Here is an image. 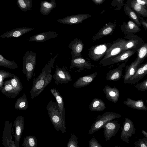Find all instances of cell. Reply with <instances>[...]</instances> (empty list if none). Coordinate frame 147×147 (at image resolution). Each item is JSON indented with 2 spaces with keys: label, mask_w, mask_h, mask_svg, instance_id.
<instances>
[{
  "label": "cell",
  "mask_w": 147,
  "mask_h": 147,
  "mask_svg": "<svg viewBox=\"0 0 147 147\" xmlns=\"http://www.w3.org/2000/svg\"><path fill=\"white\" fill-rule=\"evenodd\" d=\"M56 57L51 58L42 69L38 76L36 78H34L32 87L30 91L32 99L40 94L51 81L53 75L51 73L52 69L54 68Z\"/></svg>",
  "instance_id": "1"
},
{
  "label": "cell",
  "mask_w": 147,
  "mask_h": 147,
  "mask_svg": "<svg viewBox=\"0 0 147 147\" xmlns=\"http://www.w3.org/2000/svg\"><path fill=\"white\" fill-rule=\"evenodd\" d=\"M47 110L50 120L57 131L61 130L63 133L65 132L66 123L62 118L57 102L53 100L49 101Z\"/></svg>",
  "instance_id": "2"
},
{
  "label": "cell",
  "mask_w": 147,
  "mask_h": 147,
  "mask_svg": "<svg viewBox=\"0 0 147 147\" xmlns=\"http://www.w3.org/2000/svg\"><path fill=\"white\" fill-rule=\"evenodd\" d=\"M36 53L32 51H27L23 58L22 72L26 75L28 81L31 79L36 65Z\"/></svg>",
  "instance_id": "3"
},
{
  "label": "cell",
  "mask_w": 147,
  "mask_h": 147,
  "mask_svg": "<svg viewBox=\"0 0 147 147\" xmlns=\"http://www.w3.org/2000/svg\"><path fill=\"white\" fill-rule=\"evenodd\" d=\"M121 115L113 112H106L98 115L92 125L89 134H92L102 128L104 125L107 122L115 119L120 118Z\"/></svg>",
  "instance_id": "4"
},
{
  "label": "cell",
  "mask_w": 147,
  "mask_h": 147,
  "mask_svg": "<svg viewBox=\"0 0 147 147\" xmlns=\"http://www.w3.org/2000/svg\"><path fill=\"white\" fill-rule=\"evenodd\" d=\"M126 42L125 39L119 38L114 41L107 51L100 63L113 57L121 53Z\"/></svg>",
  "instance_id": "5"
},
{
  "label": "cell",
  "mask_w": 147,
  "mask_h": 147,
  "mask_svg": "<svg viewBox=\"0 0 147 147\" xmlns=\"http://www.w3.org/2000/svg\"><path fill=\"white\" fill-rule=\"evenodd\" d=\"M111 44L109 43H105L92 46L89 50V57L94 61L99 60L105 55Z\"/></svg>",
  "instance_id": "6"
},
{
  "label": "cell",
  "mask_w": 147,
  "mask_h": 147,
  "mask_svg": "<svg viewBox=\"0 0 147 147\" xmlns=\"http://www.w3.org/2000/svg\"><path fill=\"white\" fill-rule=\"evenodd\" d=\"M136 52V50L134 49L124 51L115 56L106 59L100 63L103 66L116 64L129 58Z\"/></svg>",
  "instance_id": "7"
},
{
  "label": "cell",
  "mask_w": 147,
  "mask_h": 147,
  "mask_svg": "<svg viewBox=\"0 0 147 147\" xmlns=\"http://www.w3.org/2000/svg\"><path fill=\"white\" fill-rule=\"evenodd\" d=\"M120 127V125L117 120H112L106 122L102 127L105 140H109L112 137L115 136L119 131Z\"/></svg>",
  "instance_id": "8"
},
{
  "label": "cell",
  "mask_w": 147,
  "mask_h": 147,
  "mask_svg": "<svg viewBox=\"0 0 147 147\" xmlns=\"http://www.w3.org/2000/svg\"><path fill=\"white\" fill-rule=\"evenodd\" d=\"M126 39L123 51L130 49H135L136 51L145 42L142 38L135 34L127 35L124 37Z\"/></svg>",
  "instance_id": "9"
},
{
  "label": "cell",
  "mask_w": 147,
  "mask_h": 147,
  "mask_svg": "<svg viewBox=\"0 0 147 147\" xmlns=\"http://www.w3.org/2000/svg\"><path fill=\"white\" fill-rule=\"evenodd\" d=\"M136 131L134 124L132 121L125 117L123 123L120 138L126 143H129V138L134 134Z\"/></svg>",
  "instance_id": "10"
},
{
  "label": "cell",
  "mask_w": 147,
  "mask_h": 147,
  "mask_svg": "<svg viewBox=\"0 0 147 147\" xmlns=\"http://www.w3.org/2000/svg\"><path fill=\"white\" fill-rule=\"evenodd\" d=\"M13 125L11 122L6 121L2 135V144L4 147H16L14 141L12 140Z\"/></svg>",
  "instance_id": "11"
},
{
  "label": "cell",
  "mask_w": 147,
  "mask_h": 147,
  "mask_svg": "<svg viewBox=\"0 0 147 147\" xmlns=\"http://www.w3.org/2000/svg\"><path fill=\"white\" fill-rule=\"evenodd\" d=\"M53 78L57 84H66L72 80L71 77L68 71L64 67H57Z\"/></svg>",
  "instance_id": "12"
},
{
  "label": "cell",
  "mask_w": 147,
  "mask_h": 147,
  "mask_svg": "<svg viewBox=\"0 0 147 147\" xmlns=\"http://www.w3.org/2000/svg\"><path fill=\"white\" fill-rule=\"evenodd\" d=\"M24 117L21 116H18L15 119L13 126L15 128V132L14 135V143L16 147H18L20 141L24 127Z\"/></svg>",
  "instance_id": "13"
},
{
  "label": "cell",
  "mask_w": 147,
  "mask_h": 147,
  "mask_svg": "<svg viewBox=\"0 0 147 147\" xmlns=\"http://www.w3.org/2000/svg\"><path fill=\"white\" fill-rule=\"evenodd\" d=\"M95 65L92 64L82 56L72 59L69 68L76 67L78 69V71L80 72L85 69H90L92 67H96Z\"/></svg>",
  "instance_id": "14"
},
{
  "label": "cell",
  "mask_w": 147,
  "mask_h": 147,
  "mask_svg": "<svg viewBox=\"0 0 147 147\" xmlns=\"http://www.w3.org/2000/svg\"><path fill=\"white\" fill-rule=\"evenodd\" d=\"M116 26V24L110 22L105 24L99 31L93 36L91 40L93 41L99 40L104 36L112 34Z\"/></svg>",
  "instance_id": "15"
},
{
  "label": "cell",
  "mask_w": 147,
  "mask_h": 147,
  "mask_svg": "<svg viewBox=\"0 0 147 147\" xmlns=\"http://www.w3.org/2000/svg\"><path fill=\"white\" fill-rule=\"evenodd\" d=\"M84 45L82 41L77 38L70 42L68 47L71 50V54L72 59L82 56Z\"/></svg>",
  "instance_id": "16"
},
{
  "label": "cell",
  "mask_w": 147,
  "mask_h": 147,
  "mask_svg": "<svg viewBox=\"0 0 147 147\" xmlns=\"http://www.w3.org/2000/svg\"><path fill=\"white\" fill-rule=\"evenodd\" d=\"M147 74V62L141 64L134 74L125 84H134L140 80Z\"/></svg>",
  "instance_id": "17"
},
{
  "label": "cell",
  "mask_w": 147,
  "mask_h": 147,
  "mask_svg": "<svg viewBox=\"0 0 147 147\" xmlns=\"http://www.w3.org/2000/svg\"><path fill=\"white\" fill-rule=\"evenodd\" d=\"M126 4L133 10L139 17H147V7L139 4L134 0H127Z\"/></svg>",
  "instance_id": "18"
},
{
  "label": "cell",
  "mask_w": 147,
  "mask_h": 147,
  "mask_svg": "<svg viewBox=\"0 0 147 147\" xmlns=\"http://www.w3.org/2000/svg\"><path fill=\"white\" fill-rule=\"evenodd\" d=\"M120 28L122 32L126 35L135 34L141 30L140 27L131 20L127 22H124Z\"/></svg>",
  "instance_id": "19"
},
{
  "label": "cell",
  "mask_w": 147,
  "mask_h": 147,
  "mask_svg": "<svg viewBox=\"0 0 147 147\" xmlns=\"http://www.w3.org/2000/svg\"><path fill=\"white\" fill-rule=\"evenodd\" d=\"M125 65V63L123 61L117 68L109 70L106 74V80L113 81L119 80L122 77L123 69Z\"/></svg>",
  "instance_id": "20"
},
{
  "label": "cell",
  "mask_w": 147,
  "mask_h": 147,
  "mask_svg": "<svg viewBox=\"0 0 147 147\" xmlns=\"http://www.w3.org/2000/svg\"><path fill=\"white\" fill-rule=\"evenodd\" d=\"M106 98L114 103L118 101L120 96L119 91L115 86L113 87L107 85L103 89Z\"/></svg>",
  "instance_id": "21"
},
{
  "label": "cell",
  "mask_w": 147,
  "mask_h": 147,
  "mask_svg": "<svg viewBox=\"0 0 147 147\" xmlns=\"http://www.w3.org/2000/svg\"><path fill=\"white\" fill-rule=\"evenodd\" d=\"M97 72L79 77L74 83L73 86L76 88L84 87L90 84L97 75Z\"/></svg>",
  "instance_id": "22"
},
{
  "label": "cell",
  "mask_w": 147,
  "mask_h": 147,
  "mask_svg": "<svg viewBox=\"0 0 147 147\" xmlns=\"http://www.w3.org/2000/svg\"><path fill=\"white\" fill-rule=\"evenodd\" d=\"M32 29L29 28L23 27L15 28L7 31L1 35V38H17L19 37Z\"/></svg>",
  "instance_id": "23"
},
{
  "label": "cell",
  "mask_w": 147,
  "mask_h": 147,
  "mask_svg": "<svg viewBox=\"0 0 147 147\" xmlns=\"http://www.w3.org/2000/svg\"><path fill=\"white\" fill-rule=\"evenodd\" d=\"M1 91L3 94L11 98H15L20 93L13 87L9 80L4 82Z\"/></svg>",
  "instance_id": "24"
},
{
  "label": "cell",
  "mask_w": 147,
  "mask_h": 147,
  "mask_svg": "<svg viewBox=\"0 0 147 147\" xmlns=\"http://www.w3.org/2000/svg\"><path fill=\"white\" fill-rule=\"evenodd\" d=\"M58 34L54 32H49L38 34L29 38L30 42L35 41L42 42L48 40L56 38Z\"/></svg>",
  "instance_id": "25"
},
{
  "label": "cell",
  "mask_w": 147,
  "mask_h": 147,
  "mask_svg": "<svg viewBox=\"0 0 147 147\" xmlns=\"http://www.w3.org/2000/svg\"><path fill=\"white\" fill-rule=\"evenodd\" d=\"M50 91L56 100L62 118L64 121L65 123V113L63 97L56 88H51L50 90Z\"/></svg>",
  "instance_id": "26"
},
{
  "label": "cell",
  "mask_w": 147,
  "mask_h": 147,
  "mask_svg": "<svg viewBox=\"0 0 147 147\" xmlns=\"http://www.w3.org/2000/svg\"><path fill=\"white\" fill-rule=\"evenodd\" d=\"M123 103L129 107L139 110L147 111V107L145 105L144 101L141 99L137 100L127 98Z\"/></svg>",
  "instance_id": "27"
},
{
  "label": "cell",
  "mask_w": 147,
  "mask_h": 147,
  "mask_svg": "<svg viewBox=\"0 0 147 147\" xmlns=\"http://www.w3.org/2000/svg\"><path fill=\"white\" fill-rule=\"evenodd\" d=\"M142 63L140 61L136 59L128 66L123 77L124 83L134 74Z\"/></svg>",
  "instance_id": "28"
},
{
  "label": "cell",
  "mask_w": 147,
  "mask_h": 147,
  "mask_svg": "<svg viewBox=\"0 0 147 147\" xmlns=\"http://www.w3.org/2000/svg\"><path fill=\"white\" fill-rule=\"evenodd\" d=\"M106 108L104 102L101 99L94 98L90 102L89 109L91 111H101Z\"/></svg>",
  "instance_id": "29"
},
{
  "label": "cell",
  "mask_w": 147,
  "mask_h": 147,
  "mask_svg": "<svg viewBox=\"0 0 147 147\" xmlns=\"http://www.w3.org/2000/svg\"><path fill=\"white\" fill-rule=\"evenodd\" d=\"M29 107L27 96L25 93L22 96L17 99L14 105V108L17 110L24 111Z\"/></svg>",
  "instance_id": "30"
},
{
  "label": "cell",
  "mask_w": 147,
  "mask_h": 147,
  "mask_svg": "<svg viewBox=\"0 0 147 147\" xmlns=\"http://www.w3.org/2000/svg\"><path fill=\"white\" fill-rule=\"evenodd\" d=\"M124 5L123 10L125 14L128 16L131 20L135 22L139 27H141V24L136 13L129 8L126 4H124Z\"/></svg>",
  "instance_id": "31"
},
{
  "label": "cell",
  "mask_w": 147,
  "mask_h": 147,
  "mask_svg": "<svg viewBox=\"0 0 147 147\" xmlns=\"http://www.w3.org/2000/svg\"><path fill=\"white\" fill-rule=\"evenodd\" d=\"M136 59L142 63L147 56V43H144L136 51Z\"/></svg>",
  "instance_id": "32"
},
{
  "label": "cell",
  "mask_w": 147,
  "mask_h": 147,
  "mask_svg": "<svg viewBox=\"0 0 147 147\" xmlns=\"http://www.w3.org/2000/svg\"><path fill=\"white\" fill-rule=\"evenodd\" d=\"M0 66L12 69H15L18 67L17 64L14 60H8L0 54Z\"/></svg>",
  "instance_id": "33"
},
{
  "label": "cell",
  "mask_w": 147,
  "mask_h": 147,
  "mask_svg": "<svg viewBox=\"0 0 147 147\" xmlns=\"http://www.w3.org/2000/svg\"><path fill=\"white\" fill-rule=\"evenodd\" d=\"M37 140L34 136H27L24 138L22 146L25 147H36L37 146Z\"/></svg>",
  "instance_id": "34"
},
{
  "label": "cell",
  "mask_w": 147,
  "mask_h": 147,
  "mask_svg": "<svg viewBox=\"0 0 147 147\" xmlns=\"http://www.w3.org/2000/svg\"><path fill=\"white\" fill-rule=\"evenodd\" d=\"M9 80L11 85L16 90L20 92L22 91L23 86L19 77L15 75Z\"/></svg>",
  "instance_id": "35"
},
{
  "label": "cell",
  "mask_w": 147,
  "mask_h": 147,
  "mask_svg": "<svg viewBox=\"0 0 147 147\" xmlns=\"http://www.w3.org/2000/svg\"><path fill=\"white\" fill-rule=\"evenodd\" d=\"M15 75L9 72L0 69V90H2L3 85V80L7 78H12Z\"/></svg>",
  "instance_id": "36"
},
{
  "label": "cell",
  "mask_w": 147,
  "mask_h": 147,
  "mask_svg": "<svg viewBox=\"0 0 147 147\" xmlns=\"http://www.w3.org/2000/svg\"><path fill=\"white\" fill-rule=\"evenodd\" d=\"M78 138L73 133H71L68 143L67 147H78Z\"/></svg>",
  "instance_id": "37"
},
{
  "label": "cell",
  "mask_w": 147,
  "mask_h": 147,
  "mask_svg": "<svg viewBox=\"0 0 147 147\" xmlns=\"http://www.w3.org/2000/svg\"><path fill=\"white\" fill-rule=\"evenodd\" d=\"M124 0H113L111 5L115 10L120 11L124 5Z\"/></svg>",
  "instance_id": "38"
},
{
  "label": "cell",
  "mask_w": 147,
  "mask_h": 147,
  "mask_svg": "<svg viewBox=\"0 0 147 147\" xmlns=\"http://www.w3.org/2000/svg\"><path fill=\"white\" fill-rule=\"evenodd\" d=\"M28 0H16V3L19 8L22 11H25L29 5Z\"/></svg>",
  "instance_id": "39"
},
{
  "label": "cell",
  "mask_w": 147,
  "mask_h": 147,
  "mask_svg": "<svg viewBox=\"0 0 147 147\" xmlns=\"http://www.w3.org/2000/svg\"><path fill=\"white\" fill-rule=\"evenodd\" d=\"M138 91H143L147 90V79H146L140 83L135 85Z\"/></svg>",
  "instance_id": "40"
},
{
  "label": "cell",
  "mask_w": 147,
  "mask_h": 147,
  "mask_svg": "<svg viewBox=\"0 0 147 147\" xmlns=\"http://www.w3.org/2000/svg\"><path fill=\"white\" fill-rule=\"evenodd\" d=\"M135 146L137 147H147V138L139 139L135 142Z\"/></svg>",
  "instance_id": "41"
},
{
  "label": "cell",
  "mask_w": 147,
  "mask_h": 147,
  "mask_svg": "<svg viewBox=\"0 0 147 147\" xmlns=\"http://www.w3.org/2000/svg\"><path fill=\"white\" fill-rule=\"evenodd\" d=\"M89 147H102L101 145L94 138H92L88 141Z\"/></svg>",
  "instance_id": "42"
},
{
  "label": "cell",
  "mask_w": 147,
  "mask_h": 147,
  "mask_svg": "<svg viewBox=\"0 0 147 147\" xmlns=\"http://www.w3.org/2000/svg\"><path fill=\"white\" fill-rule=\"evenodd\" d=\"M138 19L139 20L141 24L142 25L146 31L147 30V22L146 20H144V18L141 17L140 16L138 17Z\"/></svg>",
  "instance_id": "43"
},
{
  "label": "cell",
  "mask_w": 147,
  "mask_h": 147,
  "mask_svg": "<svg viewBox=\"0 0 147 147\" xmlns=\"http://www.w3.org/2000/svg\"><path fill=\"white\" fill-rule=\"evenodd\" d=\"M138 3L147 7V0H134Z\"/></svg>",
  "instance_id": "44"
},
{
  "label": "cell",
  "mask_w": 147,
  "mask_h": 147,
  "mask_svg": "<svg viewBox=\"0 0 147 147\" xmlns=\"http://www.w3.org/2000/svg\"><path fill=\"white\" fill-rule=\"evenodd\" d=\"M105 0H92L93 3L95 5H100L103 3Z\"/></svg>",
  "instance_id": "45"
},
{
  "label": "cell",
  "mask_w": 147,
  "mask_h": 147,
  "mask_svg": "<svg viewBox=\"0 0 147 147\" xmlns=\"http://www.w3.org/2000/svg\"><path fill=\"white\" fill-rule=\"evenodd\" d=\"M43 5L45 7L47 8H50L52 6L51 4L48 2L44 3H43Z\"/></svg>",
  "instance_id": "46"
},
{
  "label": "cell",
  "mask_w": 147,
  "mask_h": 147,
  "mask_svg": "<svg viewBox=\"0 0 147 147\" xmlns=\"http://www.w3.org/2000/svg\"><path fill=\"white\" fill-rule=\"evenodd\" d=\"M78 21V19L77 18H73L70 20V22L72 23H75Z\"/></svg>",
  "instance_id": "47"
},
{
  "label": "cell",
  "mask_w": 147,
  "mask_h": 147,
  "mask_svg": "<svg viewBox=\"0 0 147 147\" xmlns=\"http://www.w3.org/2000/svg\"><path fill=\"white\" fill-rule=\"evenodd\" d=\"M142 133L146 138H147V132L146 131L144 130H142Z\"/></svg>",
  "instance_id": "48"
}]
</instances>
